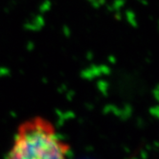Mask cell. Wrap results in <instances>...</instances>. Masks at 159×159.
<instances>
[{"label": "cell", "mask_w": 159, "mask_h": 159, "mask_svg": "<svg viewBox=\"0 0 159 159\" xmlns=\"http://www.w3.org/2000/svg\"><path fill=\"white\" fill-rule=\"evenodd\" d=\"M69 149L49 120L36 116L18 126L7 159H67Z\"/></svg>", "instance_id": "obj_1"}]
</instances>
